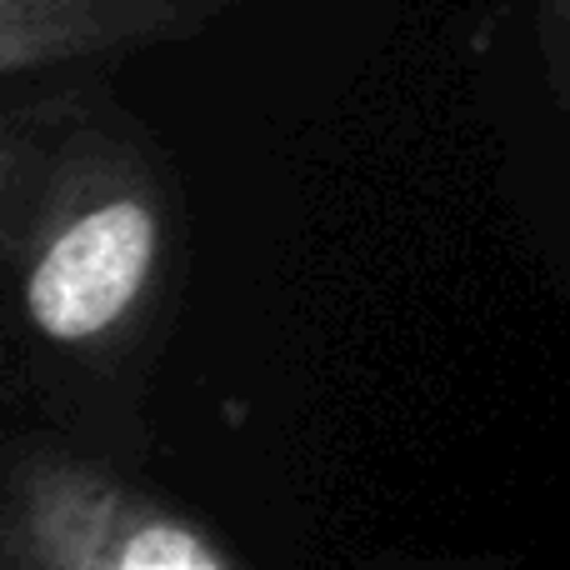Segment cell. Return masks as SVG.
<instances>
[{
	"label": "cell",
	"instance_id": "3",
	"mask_svg": "<svg viewBox=\"0 0 570 570\" xmlns=\"http://www.w3.org/2000/svg\"><path fill=\"white\" fill-rule=\"evenodd\" d=\"M551 6H556V10H561V20H566V26H570V0H551Z\"/></svg>",
	"mask_w": 570,
	"mask_h": 570
},
{
	"label": "cell",
	"instance_id": "2",
	"mask_svg": "<svg viewBox=\"0 0 570 570\" xmlns=\"http://www.w3.org/2000/svg\"><path fill=\"white\" fill-rule=\"evenodd\" d=\"M126 570H216L210 556L200 551L190 535L180 531H146L140 541H130Z\"/></svg>",
	"mask_w": 570,
	"mask_h": 570
},
{
	"label": "cell",
	"instance_id": "1",
	"mask_svg": "<svg viewBox=\"0 0 570 570\" xmlns=\"http://www.w3.org/2000/svg\"><path fill=\"white\" fill-rule=\"evenodd\" d=\"M150 261V220L136 206H106L80 220L46 256L30 285V311L60 341L110 325L136 295Z\"/></svg>",
	"mask_w": 570,
	"mask_h": 570
}]
</instances>
